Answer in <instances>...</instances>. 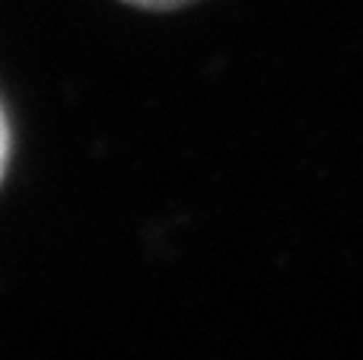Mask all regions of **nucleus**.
Segmentation results:
<instances>
[{
    "instance_id": "obj_1",
    "label": "nucleus",
    "mask_w": 363,
    "mask_h": 360,
    "mask_svg": "<svg viewBox=\"0 0 363 360\" xmlns=\"http://www.w3.org/2000/svg\"><path fill=\"white\" fill-rule=\"evenodd\" d=\"M10 157H13V128L10 118H6L4 102H0V185H4L6 169H10Z\"/></svg>"
},
{
    "instance_id": "obj_2",
    "label": "nucleus",
    "mask_w": 363,
    "mask_h": 360,
    "mask_svg": "<svg viewBox=\"0 0 363 360\" xmlns=\"http://www.w3.org/2000/svg\"><path fill=\"white\" fill-rule=\"evenodd\" d=\"M121 4L134 6V10H150V13H172L182 10V6H191L198 0H121Z\"/></svg>"
}]
</instances>
